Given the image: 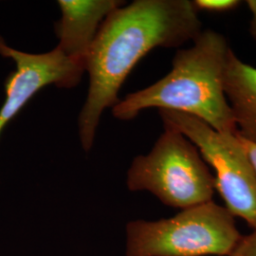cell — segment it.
Wrapping results in <instances>:
<instances>
[{
  "label": "cell",
  "mask_w": 256,
  "mask_h": 256,
  "mask_svg": "<svg viewBox=\"0 0 256 256\" xmlns=\"http://www.w3.org/2000/svg\"><path fill=\"white\" fill-rule=\"evenodd\" d=\"M238 137H239V136H238ZM241 140H242V142L244 144V146H245L246 149H247L248 156H250V160H252V164L254 166V169H256V144H250V142H246V140H243V138H241Z\"/></svg>",
  "instance_id": "cell-12"
},
{
  "label": "cell",
  "mask_w": 256,
  "mask_h": 256,
  "mask_svg": "<svg viewBox=\"0 0 256 256\" xmlns=\"http://www.w3.org/2000/svg\"><path fill=\"white\" fill-rule=\"evenodd\" d=\"M126 232V256H228L243 236L234 216L214 200L170 218L131 221Z\"/></svg>",
  "instance_id": "cell-3"
},
{
  "label": "cell",
  "mask_w": 256,
  "mask_h": 256,
  "mask_svg": "<svg viewBox=\"0 0 256 256\" xmlns=\"http://www.w3.org/2000/svg\"><path fill=\"white\" fill-rule=\"evenodd\" d=\"M188 48L178 50L172 70L164 78L130 93L112 108L116 119H135L140 112L156 108L185 113L202 120L221 133H236L224 81L230 54L226 37L202 30Z\"/></svg>",
  "instance_id": "cell-2"
},
{
  "label": "cell",
  "mask_w": 256,
  "mask_h": 256,
  "mask_svg": "<svg viewBox=\"0 0 256 256\" xmlns=\"http://www.w3.org/2000/svg\"><path fill=\"white\" fill-rule=\"evenodd\" d=\"M126 184L133 192L147 191L165 205L184 210L212 202L214 176L192 142L164 128L147 155L136 156Z\"/></svg>",
  "instance_id": "cell-4"
},
{
  "label": "cell",
  "mask_w": 256,
  "mask_h": 256,
  "mask_svg": "<svg viewBox=\"0 0 256 256\" xmlns=\"http://www.w3.org/2000/svg\"><path fill=\"white\" fill-rule=\"evenodd\" d=\"M224 90L234 120L236 134L256 146V68L230 52Z\"/></svg>",
  "instance_id": "cell-8"
},
{
  "label": "cell",
  "mask_w": 256,
  "mask_h": 256,
  "mask_svg": "<svg viewBox=\"0 0 256 256\" xmlns=\"http://www.w3.org/2000/svg\"><path fill=\"white\" fill-rule=\"evenodd\" d=\"M61 18L55 23L57 48L74 62L86 63L102 23L114 10L124 5L120 0H59Z\"/></svg>",
  "instance_id": "cell-7"
},
{
  "label": "cell",
  "mask_w": 256,
  "mask_h": 256,
  "mask_svg": "<svg viewBox=\"0 0 256 256\" xmlns=\"http://www.w3.org/2000/svg\"><path fill=\"white\" fill-rule=\"evenodd\" d=\"M0 54L10 58L16 70L5 82L6 100L0 108V135L34 94L46 86L72 88L82 79L86 68L74 62L56 46L52 52L32 54L18 50L0 36Z\"/></svg>",
  "instance_id": "cell-6"
},
{
  "label": "cell",
  "mask_w": 256,
  "mask_h": 256,
  "mask_svg": "<svg viewBox=\"0 0 256 256\" xmlns=\"http://www.w3.org/2000/svg\"><path fill=\"white\" fill-rule=\"evenodd\" d=\"M242 2L239 0H194L192 4L198 12H225L238 8Z\"/></svg>",
  "instance_id": "cell-9"
},
{
  "label": "cell",
  "mask_w": 256,
  "mask_h": 256,
  "mask_svg": "<svg viewBox=\"0 0 256 256\" xmlns=\"http://www.w3.org/2000/svg\"><path fill=\"white\" fill-rule=\"evenodd\" d=\"M246 4L252 14V19L250 23V32L256 44V0H248L246 1Z\"/></svg>",
  "instance_id": "cell-11"
},
{
  "label": "cell",
  "mask_w": 256,
  "mask_h": 256,
  "mask_svg": "<svg viewBox=\"0 0 256 256\" xmlns=\"http://www.w3.org/2000/svg\"><path fill=\"white\" fill-rule=\"evenodd\" d=\"M202 32L190 0H135L110 14L86 63L90 88L78 120L86 152L92 148L102 112L119 102L120 90L135 66L156 48H178Z\"/></svg>",
  "instance_id": "cell-1"
},
{
  "label": "cell",
  "mask_w": 256,
  "mask_h": 256,
  "mask_svg": "<svg viewBox=\"0 0 256 256\" xmlns=\"http://www.w3.org/2000/svg\"><path fill=\"white\" fill-rule=\"evenodd\" d=\"M164 128L188 138L202 158L214 171L216 190L225 208L256 230V171L238 134L221 133L194 116L172 110H158Z\"/></svg>",
  "instance_id": "cell-5"
},
{
  "label": "cell",
  "mask_w": 256,
  "mask_h": 256,
  "mask_svg": "<svg viewBox=\"0 0 256 256\" xmlns=\"http://www.w3.org/2000/svg\"><path fill=\"white\" fill-rule=\"evenodd\" d=\"M228 256H256V230L250 234L242 236Z\"/></svg>",
  "instance_id": "cell-10"
}]
</instances>
